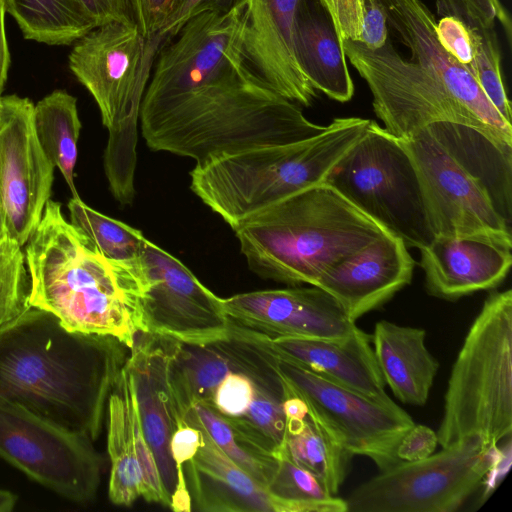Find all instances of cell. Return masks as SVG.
Instances as JSON below:
<instances>
[{
    "label": "cell",
    "mask_w": 512,
    "mask_h": 512,
    "mask_svg": "<svg viewBox=\"0 0 512 512\" xmlns=\"http://www.w3.org/2000/svg\"><path fill=\"white\" fill-rule=\"evenodd\" d=\"M129 348L31 307L0 331V397L95 441Z\"/></svg>",
    "instance_id": "6da1fadb"
},
{
    "label": "cell",
    "mask_w": 512,
    "mask_h": 512,
    "mask_svg": "<svg viewBox=\"0 0 512 512\" xmlns=\"http://www.w3.org/2000/svg\"><path fill=\"white\" fill-rule=\"evenodd\" d=\"M141 134L156 152L196 164L263 146L312 138L326 126L309 121L239 62L172 98L141 105Z\"/></svg>",
    "instance_id": "7a4b0ae2"
},
{
    "label": "cell",
    "mask_w": 512,
    "mask_h": 512,
    "mask_svg": "<svg viewBox=\"0 0 512 512\" xmlns=\"http://www.w3.org/2000/svg\"><path fill=\"white\" fill-rule=\"evenodd\" d=\"M25 245L32 307L50 312L68 330L112 336L129 349L146 332L142 257L133 263L104 257L51 199Z\"/></svg>",
    "instance_id": "3957f363"
},
{
    "label": "cell",
    "mask_w": 512,
    "mask_h": 512,
    "mask_svg": "<svg viewBox=\"0 0 512 512\" xmlns=\"http://www.w3.org/2000/svg\"><path fill=\"white\" fill-rule=\"evenodd\" d=\"M233 230L253 273L291 286H314L334 264L389 233L326 182L279 201Z\"/></svg>",
    "instance_id": "277c9868"
},
{
    "label": "cell",
    "mask_w": 512,
    "mask_h": 512,
    "mask_svg": "<svg viewBox=\"0 0 512 512\" xmlns=\"http://www.w3.org/2000/svg\"><path fill=\"white\" fill-rule=\"evenodd\" d=\"M370 119L335 118L320 134L299 142L223 155L190 172V188L232 229L279 201L326 181L365 133Z\"/></svg>",
    "instance_id": "5b68a950"
},
{
    "label": "cell",
    "mask_w": 512,
    "mask_h": 512,
    "mask_svg": "<svg viewBox=\"0 0 512 512\" xmlns=\"http://www.w3.org/2000/svg\"><path fill=\"white\" fill-rule=\"evenodd\" d=\"M159 45L132 22L109 21L78 39L69 69L94 98L108 130L104 171L114 198L132 204L142 98Z\"/></svg>",
    "instance_id": "8992f818"
},
{
    "label": "cell",
    "mask_w": 512,
    "mask_h": 512,
    "mask_svg": "<svg viewBox=\"0 0 512 512\" xmlns=\"http://www.w3.org/2000/svg\"><path fill=\"white\" fill-rule=\"evenodd\" d=\"M512 432V291L492 292L453 364L437 433L447 447L470 435L489 446Z\"/></svg>",
    "instance_id": "52a82bcc"
},
{
    "label": "cell",
    "mask_w": 512,
    "mask_h": 512,
    "mask_svg": "<svg viewBox=\"0 0 512 512\" xmlns=\"http://www.w3.org/2000/svg\"><path fill=\"white\" fill-rule=\"evenodd\" d=\"M325 182L408 248L420 249L435 237L410 155L375 121Z\"/></svg>",
    "instance_id": "ba28073f"
},
{
    "label": "cell",
    "mask_w": 512,
    "mask_h": 512,
    "mask_svg": "<svg viewBox=\"0 0 512 512\" xmlns=\"http://www.w3.org/2000/svg\"><path fill=\"white\" fill-rule=\"evenodd\" d=\"M501 452L478 434L418 461H401L354 489L347 512H453Z\"/></svg>",
    "instance_id": "9c48e42d"
},
{
    "label": "cell",
    "mask_w": 512,
    "mask_h": 512,
    "mask_svg": "<svg viewBox=\"0 0 512 512\" xmlns=\"http://www.w3.org/2000/svg\"><path fill=\"white\" fill-rule=\"evenodd\" d=\"M341 41L346 58L371 91L376 116L390 134L407 139L431 124L447 122L473 128L491 141L484 125L434 76L404 59L389 37L379 48Z\"/></svg>",
    "instance_id": "30bf717a"
},
{
    "label": "cell",
    "mask_w": 512,
    "mask_h": 512,
    "mask_svg": "<svg viewBox=\"0 0 512 512\" xmlns=\"http://www.w3.org/2000/svg\"><path fill=\"white\" fill-rule=\"evenodd\" d=\"M273 355L277 370L305 402L308 414L340 447L370 458L379 471L401 462L397 447L415 424L407 412L396 403L375 401Z\"/></svg>",
    "instance_id": "8fae6325"
},
{
    "label": "cell",
    "mask_w": 512,
    "mask_h": 512,
    "mask_svg": "<svg viewBox=\"0 0 512 512\" xmlns=\"http://www.w3.org/2000/svg\"><path fill=\"white\" fill-rule=\"evenodd\" d=\"M93 442L0 397V457L70 501L97 494L103 460Z\"/></svg>",
    "instance_id": "7c38bea8"
},
{
    "label": "cell",
    "mask_w": 512,
    "mask_h": 512,
    "mask_svg": "<svg viewBox=\"0 0 512 512\" xmlns=\"http://www.w3.org/2000/svg\"><path fill=\"white\" fill-rule=\"evenodd\" d=\"M399 140L415 166L435 236L479 237L512 246L510 224L487 186L427 128Z\"/></svg>",
    "instance_id": "4fadbf2b"
},
{
    "label": "cell",
    "mask_w": 512,
    "mask_h": 512,
    "mask_svg": "<svg viewBox=\"0 0 512 512\" xmlns=\"http://www.w3.org/2000/svg\"><path fill=\"white\" fill-rule=\"evenodd\" d=\"M142 261L147 287L146 332L183 343H208L229 334L222 298L206 288L176 257L147 239Z\"/></svg>",
    "instance_id": "5bb4252c"
},
{
    "label": "cell",
    "mask_w": 512,
    "mask_h": 512,
    "mask_svg": "<svg viewBox=\"0 0 512 512\" xmlns=\"http://www.w3.org/2000/svg\"><path fill=\"white\" fill-rule=\"evenodd\" d=\"M0 100V193L7 236L23 247L50 200L55 166L36 137L34 104L15 94Z\"/></svg>",
    "instance_id": "9a60e30c"
},
{
    "label": "cell",
    "mask_w": 512,
    "mask_h": 512,
    "mask_svg": "<svg viewBox=\"0 0 512 512\" xmlns=\"http://www.w3.org/2000/svg\"><path fill=\"white\" fill-rule=\"evenodd\" d=\"M243 9L244 1L228 13L205 12L188 20L155 56L141 105L177 96L244 62L239 50Z\"/></svg>",
    "instance_id": "2e32d148"
},
{
    "label": "cell",
    "mask_w": 512,
    "mask_h": 512,
    "mask_svg": "<svg viewBox=\"0 0 512 512\" xmlns=\"http://www.w3.org/2000/svg\"><path fill=\"white\" fill-rule=\"evenodd\" d=\"M222 301L230 324L267 339H337L357 329L329 293L312 285L240 293Z\"/></svg>",
    "instance_id": "e0dca14e"
},
{
    "label": "cell",
    "mask_w": 512,
    "mask_h": 512,
    "mask_svg": "<svg viewBox=\"0 0 512 512\" xmlns=\"http://www.w3.org/2000/svg\"><path fill=\"white\" fill-rule=\"evenodd\" d=\"M387 25L405 44L410 61L434 76L486 128L492 143L512 156V125L489 102L474 77L440 44L436 18L421 0H379Z\"/></svg>",
    "instance_id": "ac0fdd59"
},
{
    "label": "cell",
    "mask_w": 512,
    "mask_h": 512,
    "mask_svg": "<svg viewBox=\"0 0 512 512\" xmlns=\"http://www.w3.org/2000/svg\"><path fill=\"white\" fill-rule=\"evenodd\" d=\"M300 0H244L239 50L248 69L286 99L310 106L317 96L294 52Z\"/></svg>",
    "instance_id": "d6986e66"
},
{
    "label": "cell",
    "mask_w": 512,
    "mask_h": 512,
    "mask_svg": "<svg viewBox=\"0 0 512 512\" xmlns=\"http://www.w3.org/2000/svg\"><path fill=\"white\" fill-rule=\"evenodd\" d=\"M177 340L150 332L135 336L126 359L132 375L145 438L154 454L162 484L171 497L177 485V470L169 443L184 422L175 397L170 364Z\"/></svg>",
    "instance_id": "ffe728a7"
},
{
    "label": "cell",
    "mask_w": 512,
    "mask_h": 512,
    "mask_svg": "<svg viewBox=\"0 0 512 512\" xmlns=\"http://www.w3.org/2000/svg\"><path fill=\"white\" fill-rule=\"evenodd\" d=\"M414 265L405 243L388 233L334 264L314 286L329 293L355 322L410 284Z\"/></svg>",
    "instance_id": "44dd1931"
},
{
    "label": "cell",
    "mask_w": 512,
    "mask_h": 512,
    "mask_svg": "<svg viewBox=\"0 0 512 512\" xmlns=\"http://www.w3.org/2000/svg\"><path fill=\"white\" fill-rule=\"evenodd\" d=\"M511 249L486 238L435 236L419 249L426 290L437 298L457 300L493 289L510 270Z\"/></svg>",
    "instance_id": "7402d4cb"
},
{
    "label": "cell",
    "mask_w": 512,
    "mask_h": 512,
    "mask_svg": "<svg viewBox=\"0 0 512 512\" xmlns=\"http://www.w3.org/2000/svg\"><path fill=\"white\" fill-rule=\"evenodd\" d=\"M247 333L282 359L375 401L395 403L385 391L386 384L371 346V335L358 327L350 335L337 339H267Z\"/></svg>",
    "instance_id": "603a6c76"
},
{
    "label": "cell",
    "mask_w": 512,
    "mask_h": 512,
    "mask_svg": "<svg viewBox=\"0 0 512 512\" xmlns=\"http://www.w3.org/2000/svg\"><path fill=\"white\" fill-rule=\"evenodd\" d=\"M198 428V427H197ZM202 432L203 442L189 462L188 490L195 508L206 512H289L287 504L232 461Z\"/></svg>",
    "instance_id": "cb8c5ba5"
},
{
    "label": "cell",
    "mask_w": 512,
    "mask_h": 512,
    "mask_svg": "<svg viewBox=\"0 0 512 512\" xmlns=\"http://www.w3.org/2000/svg\"><path fill=\"white\" fill-rule=\"evenodd\" d=\"M260 368V358L253 346L230 330L225 338L208 343L177 341L170 373L183 417L195 403L213 405L215 390L229 373L253 378Z\"/></svg>",
    "instance_id": "d4e9b609"
},
{
    "label": "cell",
    "mask_w": 512,
    "mask_h": 512,
    "mask_svg": "<svg viewBox=\"0 0 512 512\" xmlns=\"http://www.w3.org/2000/svg\"><path fill=\"white\" fill-rule=\"evenodd\" d=\"M294 52L311 86L344 103L354 95L342 41L320 0H300L294 24Z\"/></svg>",
    "instance_id": "484cf974"
},
{
    "label": "cell",
    "mask_w": 512,
    "mask_h": 512,
    "mask_svg": "<svg viewBox=\"0 0 512 512\" xmlns=\"http://www.w3.org/2000/svg\"><path fill=\"white\" fill-rule=\"evenodd\" d=\"M421 328L402 326L387 320L376 323L371 343L385 384L403 403H426L439 362L425 344Z\"/></svg>",
    "instance_id": "4316f807"
},
{
    "label": "cell",
    "mask_w": 512,
    "mask_h": 512,
    "mask_svg": "<svg viewBox=\"0 0 512 512\" xmlns=\"http://www.w3.org/2000/svg\"><path fill=\"white\" fill-rule=\"evenodd\" d=\"M132 375L121 368L107 402V450L110 458L108 496L112 503L130 506L142 493V474L131 421L134 396Z\"/></svg>",
    "instance_id": "83f0119b"
},
{
    "label": "cell",
    "mask_w": 512,
    "mask_h": 512,
    "mask_svg": "<svg viewBox=\"0 0 512 512\" xmlns=\"http://www.w3.org/2000/svg\"><path fill=\"white\" fill-rule=\"evenodd\" d=\"M490 191L501 215L510 222L512 156L501 152L477 130L454 123L426 127Z\"/></svg>",
    "instance_id": "f1b7e54d"
},
{
    "label": "cell",
    "mask_w": 512,
    "mask_h": 512,
    "mask_svg": "<svg viewBox=\"0 0 512 512\" xmlns=\"http://www.w3.org/2000/svg\"><path fill=\"white\" fill-rule=\"evenodd\" d=\"M33 125L43 152L61 172L72 197H80L74 183L81 130L77 99L65 90H54L34 105Z\"/></svg>",
    "instance_id": "f546056e"
},
{
    "label": "cell",
    "mask_w": 512,
    "mask_h": 512,
    "mask_svg": "<svg viewBox=\"0 0 512 512\" xmlns=\"http://www.w3.org/2000/svg\"><path fill=\"white\" fill-rule=\"evenodd\" d=\"M6 13L23 37L50 46H69L96 27L81 0H4Z\"/></svg>",
    "instance_id": "4dcf8cb0"
},
{
    "label": "cell",
    "mask_w": 512,
    "mask_h": 512,
    "mask_svg": "<svg viewBox=\"0 0 512 512\" xmlns=\"http://www.w3.org/2000/svg\"><path fill=\"white\" fill-rule=\"evenodd\" d=\"M439 13L457 16L470 36L471 64L468 72L474 77L499 115L511 124V102L507 96L501 71V55L494 27L484 25L463 0H436Z\"/></svg>",
    "instance_id": "1f68e13d"
},
{
    "label": "cell",
    "mask_w": 512,
    "mask_h": 512,
    "mask_svg": "<svg viewBox=\"0 0 512 512\" xmlns=\"http://www.w3.org/2000/svg\"><path fill=\"white\" fill-rule=\"evenodd\" d=\"M284 453L298 466L317 477L333 495L343 483L351 454L340 447L307 414L286 422Z\"/></svg>",
    "instance_id": "d6a6232c"
},
{
    "label": "cell",
    "mask_w": 512,
    "mask_h": 512,
    "mask_svg": "<svg viewBox=\"0 0 512 512\" xmlns=\"http://www.w3.org/2000/svg\"><path fill=\"white\" fill-rule=\"evenodd\" d=\"M183 420L204 429L232 461L267 488L278 467L276 456L260 450L245 439L211 404L195 403L185 413Z\"/></svg>",
    "instance_id": "836d02e7"
},
{
    "label": "cell",
    "mask_w": 512,
    "mask_h": 512,
    "mask_svg": "<svg viewBox=\"0 0 512 512\" xmlns=\"http://www.w3.org/2000/svg\"><path fill=\"white\" fill-rule=\"evenodd\" d=\"M67 207L70 222L104 257L122 263L141 259L147 238L140 230L92 209L80 197H71Z\"/></svg>",
    "instance_id": "e575fe53"
},
{
    "label": "cell",
    "mask_w": 512,
    "mask_h": 512,
    "mask_svg": "<svg viewBox=\"0 0 512 512\" xmlns=\"http://www.w3.org/2000/svg\"><path fill=\"white\" fill-rule=\"evenodd\" d=\"M277 470L268 491L284 501L289 512H347L345 499L329 492L313 474L295 464L280 448Z\"/></svg>",
    "instance_id": "d590c367"
},
{
    "label": "cell",
    "mask_w": 512,
    "mask_h": 512,
    "mask_svg": "<svg viewBox=\"0 0 512 512\" xmlns=\"http://www.w3.org/2000/svg\"><path fill=\"white\" fill-rule=\"evenodd\" d=\"M284 395L254 384V397L247 411L239 417H227L228 423L260 450L276 456L283 445L286 416Z\"/></svg>",
    "instance_id": "8d00e7d4"
},
{
    "label": "cell",
    "mask_w": 512,
    "mask_h": 512,
    "mask_svg": "<svg viewBox=\"0 0 512 512\" xmlns=\"http://www.w3.org/2000/svg\"><path fill=\"white\" fill-rule=\"evenodd\" d=\"M341 40L381 47L388 39L385 10L379 0H320Z\"/></svg>",
    "instance_id": "74e56055"
},
{
    "label": "cell",
    "mask_w": 512,
    "mask_h": 512,
    "mask_svg": "<svg viewBox=\"0 0 512 512\" xmlns=\"http://www.w3.org/2000/svg\"><path fill=\"white\" fill-rule=\"evenodd\" d=\"M31 305V282L22 246L8 236L0 241V331Z\"/></svg>",
    "instance_id": "f35d334b"
},
{
    "label": "cell",
    "mask_w": 512,
    "mask_h": 512,
    "mask_svg": "<svg viewBox=\"0 0 512 512\" xmlns=\"http://www.w3.org/2000/svg\"><path fill=\"white\" fill-rule=\"evenodd\" d=\"M187 0H125L131 22L148 40L156 36Z\"/></svg>",
    "instance_id": "ab89813d"
},
{
    "label": "cell",
    "mask_w": 512,
    "mask_h": 512,
    "mask_svg": "<svg viewBox=\"0 0 512 512\" xmlns=\"http://www.w3.org/2000/svg\"><path fill=\"white\" fill-rule=\"evenodd\" d=\"M254 397V383L245 374L229 373L217 386L213 396V406L227 417L242 416Z\"/></svg>",
    "instance_id": "60d3db41"
},
{
    "label": "cell",
    "mask_w": 512,
    "mask_h": 512,
    "mask_svg": "<svg viewBox=\"0 0 512 512\" xmlns=\"http://www.w3.org/2000/svg\"><path fill=\"white\" fill-rule=\"evenodd\" d=\"M244 0H187L182 8L169 20L155 41L160 45L177 35L181 27L191 18L205 13H228Z\"/></svg>",
    "instance_id": "b9f144b4"
},
{
    "label": "cell",
    "mask_w": 512,
    "mask_h": 512,
    "mask_svg": "<svg viewBox=\"0 0 512 512\" xmlns=\"http://www.w3.org/2000/svg\"><path fill=\"white\" fill-rule=\"evenodd\" d=\"M437 444L438 437L434 430L414 424L400 441L396 454L401 461H418L433 454Z\"/></svg>",
    "instance_id": "7bdbcfd3"
},
{
    "label": "cell",
    "mask_w": 512,
    "mask_h": 512,
    "mask_svg": "<svg viewBox=\"0 0 512 512\" xmlns=\"http://www.w3.org/2000/svg\"><path fill=\"white\" fill-rule=\"evenodd\" d=\"M203 437L199 428L182 422L172 434L169 448L176 468L189 462L202 445Z\"/></svg>",
    "instance_id": "ee69618b"
},
{
    "label": "cell",
    "mask_w": 512,
    "mask_h": 512,
    "mask_svg": "<svg viewBox=\"0 0 512 512\" xmlns=\"http://www.w3.org/2000/svg\"><path fill=\"white\" fill-rule=\"evenodd\" d=\"M463 2L484 25L495 27V21L498 20L506 32L508 41L511 40V20L499 0H463Z\"/></svg>",
    "instance_id": "f6af8a7d"
},
{
    "label": "cell",
    "mask_w": 512,
    "mask_h": 512,
    "mask_svg": "<svg viewBox=\"0 0 512 512\" xmlns=\"http://www.w3.org/2000/svg\"><path fill=\"white\" fill-rule=\"evenodd\" d=\"M96 25L109 21L131 22L125 0H81Z\"/></svg>",
    "instance_id": "bcb514c9"
},
{
    "label": "cell",
    "mask_w": 512,
    "mask_h": 512,
    "mask_svg": "<svg viewBox=\"0 0 512 512\" xmlns=\"http://www.w3.org/2000/svg\"><path fill=\"white\" fill-rule=\"evenodd\" d=\"M511 466V440L508 438L506 445L496 460L489 467L482 482L485 484L483 497L486 498L501 482Z\"/></svg>",
    "instance_id": "7dc6e473"
},
{
    "label": "cell",
    "mask_w": 512,
    "mask_h": 512,
    "mask_svg": "<svg viewBox=\"0 0 512 512\" xmlns=\"http://www.w3.org/2000/svg\"><path fill=\"white\" fill-rule=\"evenodd\" d=\"M5 14L4 0H0V97L5 88L10 67V52L5 31Z\"/></svg>",
    "instance_id": "c3c4849f"
},
{
    "label": "cell",
    "mask_w": 512,
    "mask_h": 512,
    "mask_svg": "<svg viewBox=\"0 0 512 512\" xmlns=\"http://www.w3.org/2000/svg\"><path fill=\"white\" fill-rule=\"evenodd\" d=\"M183 470V467L177 469V485L170 497L169 507L175 512L192 510L191 496Z\"/></svg>",
    "instance_id": "681fc988"
},
{
    "label": "cell",
    "mask_w": 512,
    "mask_h": 512,
    "mask_svg": "<svg viewBox=\"0 0 512 512\" xmlns=\"http://www.w3.org/2000/svg\"><path fill=\"white\" fill-rule=\"evenodd\" d=\"M283 410L286 422L289 420H300L308 414L305 402L294 393L283 401Z\"/></svg>",
    "instance_id": "f907efd6"
},
{
    "label": "cell",
    "mask_w": 512,
    "mask_h": 512,
    "mask_svg": "<svg viewBox=\"0 0 512 512\" xmlns=\"http://www.w3.org/2000/svg\"><path fill=\"white\" fill-rule=\"evenodd\" d=\"M17 496L4 489H0V512H10L14 509Z\"/></svg>",
    "instance_id": "816d5d0a"
},
{
    "label": "cell",
    "mask_w": 512,
    "mask_h": 512,
    "mask_svg": "<svg viewBox=\"0 0 512 512\" xmlns=\"http://www.w3.org/2000/svg\"><path fill=\"white\" fill-rule=\"evenodd\" d=\"M7 237L6 215L4 203L0 193V241Z\"/></svg>",
    "instance_id": "f5cc1de1"
},
{
    "label": "cell",
    "mask_w": 512,
    "mask_h": 512,
    "mask_svg": "<svg viewBox=\"0 0 512 512\" xmlns=\"http://www.w3.org/2000/svg\"><path fill=\"white\" fill-rule=\"evenodd\" d=\"M1 107H2V105H1V100H0V115H1Z\"/></svg>",
    "instance_id": "db71d44e"
}]
</instances>
